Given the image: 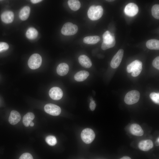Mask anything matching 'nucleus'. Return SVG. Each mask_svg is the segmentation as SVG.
<instances>
[{"instance_id":"obj_1","label":"nucleus","mask_w":159,"mask_h":159,"mask_svg":"<svg viewBox=\"0 0 159 159\" xmlns=\"http://www.w3.org/2000/svg\"><path fill=\"white\" fill-rule=\"evenodd\" d=\"M103 42L101 48L103 50L113 47L115 44V36L109 31H107L103 34Z\"/></svg>"},{"instance_id":"obj_2","label":"nucleus","mask_w":159,"mask_h":159,"mask_svg":"<svg viewBox=\"0 0 159 159\" xmlns=\"http://www.w3.org/2000/svg\"><path fill=\"white\" fill-rule=\"evenodd\" d=\"M103 12L102 7L101 6L92 5L89 8L87 12L89 18L92 20H96L100 19Z\"/></svg>"},{"instance_id":"obj_3","label":"nucleus","mask_w":159,"mask_h":159,"mask_svg":"<svg viewBox=\"0 0 159 159\" xmlns=\"http://www.w3.org/2000/svg\"><path fill=\"white\" fill-rule=\"evenodd\" d=\"M142 62L140 61L136 60L129 64L127 67V71L128 73H132L134 77L138 76L142 70Z\"/></svg>"},{"instance_id":"obj_4","label":"nucleus","mask_w":159,"mask_h":159,"mask_svg":"<svg viewBox=\"0 0 159 159\" xmlns=\"http://www.w3.org/2000/svg\"><path fill=\"white\" fill-rule=\"evenodd\" d=\"M140 97V92L137 90L130 91L126 95L124 101L127 105H132L137 102Z\"/></svg>"},{"instance_id":"obj_5","label":"nucleus","mask_w":159,"mask_h":159,"mask_svg":"<svg viewBox=\"0 0 159 159\" xmlns=\"http://www.w3.org/2000/svg\"><path fill=\"white\" fill-rule=\"evenodd\" d=\"M42 62L41 56L38 54L35 53L32 55L29 58L28 64L30 69H35L41 66Z\"/></svg>"},{"instance_id":"obj_6","label":"nucleus","mask_w":159,"mask_h":159,"mask_svg":"<svg viewBox=\"0 0 159 159\" xmlns=\"http://www.w3.org/2000/svg\"><path fill=\"white\" fill-rule=\"evenodd\" d=\"M77 26L70 22L65 23L63 26L61 32L62 34L66 36L72 35L76 34L78 31Z\"/></svg>"},{"instance_id":"obj_7","label":"nucleus","mask_w":159,"mask_h":159,"mask_svg":"<svg viewBox=\"0 0 159 159\" xmlns=\"http://www.w3.org/2000/svg\"><path fill=\"white\" fill-rule=\"evenodd\" d=\"M81 136L84 143L86 144H90L94 140L95 137V134L92 129L87 128L82 131Z\"/></svg>"},{"instance_id":"obj_8","label":"nucleus","mask_w":159,"mask_h":159,"mask_svg":"<svg viewBox=\"0 0 159 159\" xmlns=\"http://www.w3.org/2000/svg\"><path fill=\"white\" fill-rule=\"evenodd\" d=\"M44 110L47 113L54 116L59 115L61 112V108L59 106L51 103L46 105L44 107Z\"/></svg>"},{"instance_id":"obj_9","label":"nucleus","mask_w":159,"mask_h":159,"mask_svg":"<svg viewBox=\"0 0 159 159\" xmlns=\"http://www.w3.org/2000/svg\"><path fill=\"white\" fill-rule=\"evenodd\" d=\"M124 50L119 49L113 57L110 63V66L113 68H117L120 65L122 58Z\"/></svg>"},{"instance_id":"obj_10","label":"nucleus","mask_w":159,"mask_h":159,"mask_svg":"<svg viewBox=\"0 0 159 159\" xmlns=\"http://www.w3.org/2000/svg\"><path fill=\"white\" fill-rule=\"evenodd\" d=\"M138 11V8L136 4L134 3H130L125 7V13L127 16H133L136 15Z\"/></svg>"},{"instance_id":"obj_11","label":"nucleus","mask_w":159,"mask_h":159,"mask_svg":"<svg viewBox=\"0 0 159 159\" xmlns=\"http://www.w3.org/2000/svg\"><path fill=\"white\" fill-rule=\"evenodd\" d=\"M50 97L53 100H59L60 99L63 95V92L60 88L54 87L52 88L49 91Z\"/></svg>"},{"instance_id":"obj_12","label":"nucleus","mask_w":159,"mask_h":159,"mask_svg":"<svg viewBox=\"0 0 159 159\" xmlns=\"http://www.w3.org/2000/svg\"><path fill=\"white\" fill-rule=\"evenodd\" d=\"M139 148L143 151H148L153 147L152 141L150 140H143L140 141L138 144Z\"/></svg>"},{"instance_id":"obj_13","label":"nucleus","mask_w":159,"mask_h":159,"mask_svg":"<svg viewBox=\"0 0 159 159\" xmlns=\"http://www.w3.org/2000/svg\"><path fill=\"white\" fill-rule=\"evenodd\" d=\"M14 14L13 12L10 11H6L3 12L1 15V19L4 23L9 24L13 21Z\"/></svg>"},{"instance_id":"obj_14","label":"nucleus","mask_w":159,"mask_h":159,"mask_svg":"<svg viewBox=\"0 0 159 159\" xmlns=\"http://www.w3.org/2000/svg\"><path fill=\"white\" fill-rule=\"evenodd\" d=\"M21 119L19 113L15 110L11 111L9 118V121L12 125H15L19 122Z\"/></svg>"},{"instance_id":"obj_15","label":"nucleus","mask_w":159,"mask_h":159,"mask_svg":"<svg viewBox=\"0 0 159 159\" xmlns=\"http://www.w3.org/2000/svg\"><path fill=\"white\" fill-rule=\"evenodd\" d=\"M130 131L132 135L138 136H142L144 133L143 131L140 126L135 123L132 124L130 126Z\"/></svg>"},{"instance_id":"obj_16","label":"nucleus","mask_w":159,"mask_h":159,"mask_svg":"<svg viewBox=\"0 0 159 159\" xmlns=\"http://www.w3.org/2000/svg\"><path fill=\"white\" fill-rule=\"evenodd\" d=\"M78 60L80 64L84 67L89 68L92 65V63L90 59L85 55L80 56L78 58Z\"/></svg>"},{"instance_id":"obj_17","label":"nucleus","mask_w":159,"mask_h":159,"mask_svg":"<svg viewBox=\"0 0 159 159\" xmlns=\"http://www.w3.org/2000/svg\"><path fill=\"white\" fill-rule=\"evenodd\" d=\"M69 69L68 65L66 63H62L59 64L57 68V72L60 76H64L68 72Z\"/></svg>"},{"instance_id":"obj_18","label":"nucleus","mask_w":159,"mask_h":159,"mask_svg":"<svg viewBox=\"0 0 159 159\" xmlns=\"http://www.w3.org/2000/svg\"><path fill=\"white\" fill-rule=\"evenodd\" d=\"M89 75V72L85 70H82L77 72L74 76V79L78 82H82L85 80Z\"/></svg>"},{"instance_id":"obj_19","label":"nucleus","mask_w":159,"mask_h":159,"mask_svg":"<svg viewBox=\"0 0 159 159\" xmlns=\"http://www.w3.org/2000/svg\"><path fill=\"white\" fill-rule=\"evenodd\" d=\"M30 8L28 6L23 7L20 11L19 13V17L20 19L23 21L25 20L28 18L30 13Z\"/></svg>"},{"instance_id":"obj_20","label":"nucleus","mask_w":159,"mask_h":159,"mask_svg":"<svg viewBox=\"0 0 159 159\" xmlns=\"http://www.w3.org/2000/svg\"><path fill=\"white\" fill-rule=\"evenodd\" d=\"M34 117L33 113L30 112H27L23 117L22 122L24 125L26 127H28Z\"/></svg>"},{"instance_id":"obj_21","label":"nucleus","mask_w":159,"mask_h":159,"mask_svg":"<svg viewBox=\"0 0 159 159\" xmlns=\"http://www.w3.org/2000/svg\"><path fill=\"white\" fill-rule=\"evenodd\" d=\"M100 40V37L97 36H89L85 37L83 42L87 44H96Z\"/></svg>"},{"instance_id":"obj_22","label":"nucleus","mask_w":159,"mask_h":159,"mask_svg":"<svg viewBox=\"0 0 159 159\" xmlns=\"http://www.w3.org/2000/svg\"><path fill=\"white\" fill-rule=\"evenodd\" d=\"M146 46L150 49L158 50L159 49V41L156 39H151L146 43Z\"/></svg>"},{"instance_id":"obj_23","label":"nucleus","mask_w":159,"mask_h":159,"mask_svg":"<svg viewBox=\"0 0 159 159\" xmlns=\"http://www.w3.org/2000/svg\"><path fill=\"white\" fill-rule=\"evenodd\" d=\"M38 35L37 30L33 27H30L27 30L26 36L30 39H34L36 38Z\"/></svg>"},{"instance_id":"obj_24","label":"nucleus","mask_w":159,"mask_h":159,"mask_svg":"<svg viewBox=\"0 0 159 159\" xmlns=\"http://www.w3.org/2000/svg\"><path fill=\"white\" fill-rule=\"evenodd\" d=\"M68 4L70 8L74 11L78 10L81 6L80 2L77 0H69L68 1Z\"/></svg>"},{"instance_id":"obj_25","label":"nucleus","mask_w":159,"mask_h":159,"mask_svg":"<svg viewBox=\"0 0 159 159\" xmlns=\"http://www.w3.org/2000/svg\"><path fill=\"white\" fill-rule=\"evenodd\" d=\"M152 16L155 19H159V5L156 4L153 5L151 9Z\"/></svg>"},{"instance_id":"obj_26","label":"nucleus","mask_w":159,"mask_h":159,"mask_svg":"<svg viewBox=\"0 0 159 159\" xmlns=\"http://www.w3.org/2000/svg\"><path fill=\"white\" fill-rule=\"evenodd\" d=\"M45 141L50 146H54L57 143L56 138L54 136L49 135L45 139Z\"/></svg>"},{"instance_id":"obj_27","label":"nucleus","mask_w":159,"mask_h":159,"mask_svg":"<svg viewBox=\"0 0 159 159\" xmlns=\"http://www.w3.org/2000/svg\"><path fill=\"white\" fill-rule=\"evenodd\" d=\"M150 97L152 100L155 103H159V94L155 92L151 93L150 95Z\"/></svg>"},{"instance_id":"obj_28","label":"nucleus","mask_w":159,"mask_h":159,"mask_svg":"<svg viewBox=\"0 0 159 159\" xmlns=\"http://www.w3.org/2000/svg\"><path fill=\"white\" fill-rule=\"evenodd\" d=\"M9 48L8 44L3 42H0V52L7 50Z\"/></svg>"},{"instance_id":"obj_29","label":"nucleus","mask_w":159,"mask_h":159,"mask_svg":"<svg viewBox=\"0 0 159 159\" xmlns=\"http://www.w3.org/2000/svg\"><path fill=\"white\" fill-rule=\"evenodd\" d=\"M19 159H33L32 155L28 153L23 154L19 157Z\"/></svg>"},{"instance_id":"obj_30","label":"nucleus","mask_w":159,"mask_h":159,"mask_svg":"<svg viewBox=\"0 0 159 159\" xmlns=\"http://www.w3.org/2000/svg\"><path fill=\"white\" fill-rule=\"evenodd\" d=\"M152 64L153 66L156 69H159V57L158 56L153 60Z\"/></svg>"},{"instance_id":"obj_31","label":"nucleus","mask_w":159,"mask_h":159,"mask_svg":"<svg viewBox=\"0 0 159 159\" xmlns=\"http://www.w3.org/2000/svg\"><path fill=\"white\" fill-rule=\"evenodd\" d=\"M96 106V105L95 103V101L93 100H91L90 104V107L91 110L92 111L94 110Z\"/></svg>"},{"instance_id":"obj_32","label":"nucleus","mask_w":159,"mask_h":159,"mask_svg":"<svg viewBox=\"0 0 159 159\" xmlns=\"http://www.w3.org/2000/svg\"><path fill=\"white\" fill-rule=\"evenodd\" d=\"M41 0H31V2L33 4H36L41 1Z\"/></svg>"},{"instance_id":"obj_33","label":"nucleus","mask_w":159,"mask_h":159,"mask_svg":"<svg viewBox=\"0 0 159 159\" xmlns=\"http://www.w3.org/2000/svg\"><path fill=\"white\" fill-rule=\"evenodd\" d=\"M120 159H131L130 158L127 156H124L121 158Z\"/></svg>"},{"instance_id":"obj_34","label":"nucleus","mask_w":159,"mask_h":159,"mask_svg":"<svg viewBox=\"0 0 159 159\" xmlns=\"http://www.w3.org/2000/svg\"><path fill=\"white\" fill-rule=\"evenodd\" d=\"M34 124L33 122H32L30 124V125L31 127H32L34 125Z\"/></svg>"},{"instance_id":"obj_35","label":"nucleus","mask_w":159,"mask_h":159,"mask_svg":"<svg viewBox=\"0 0 159 159\" xmlns=\"http://www.w3.org/2000/svg\"><path fill=\"white\" fill-rule=\"evenodd\" d=\"M107 1H114V0H107Z\"/></svg>"}]
</instances>
